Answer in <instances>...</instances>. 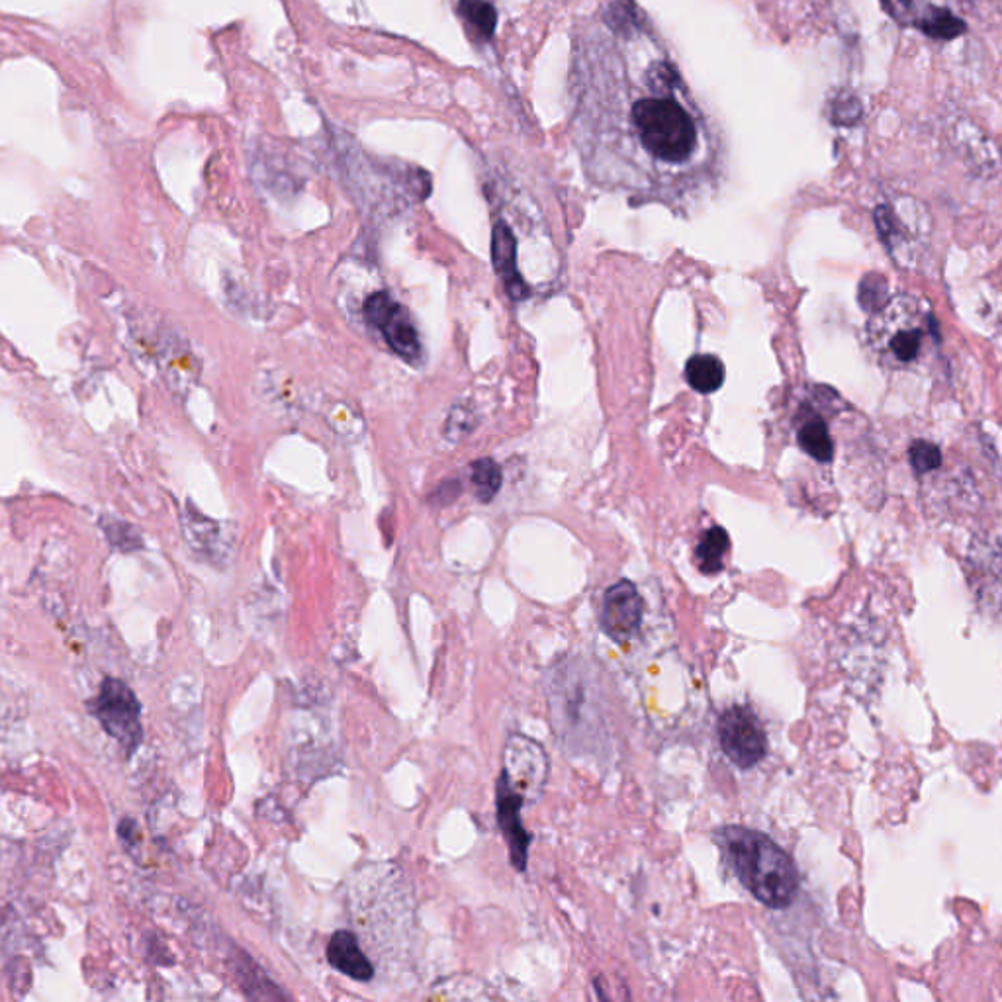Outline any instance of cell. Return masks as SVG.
<instances>
[{"label": "cell", "mask_w": 1002, "mask_h": 1002, "mask_svg": "<svg viewBox=\"0 0 1002 1002\" xmlns=\"http://www.w3.org/2000/svg\"><path fill=\"white\" fill-rule=\"evenodd\" d=\"M365 318L380 331L388 347L410 365H421L423 347L408 310L388 292H376L365 302Z\"/></svg>", "instance_id": "obj_6"}, {"label": "cell", "mask_w": 1002, "mask_h": 1002, "mask_svg": "<svg viewBox=\"0 0 1002 1002\" xmlns=\"http://www.w3.org/2000/svg\"><path fill=\"white\" fill-rule=\"evenodd\" d=\"M91 711L108 736L120 742L126 752H136L143 740L141 705L128 685L106 678L92 699Z\"/></svg>", "instance_id": "obj_3"}, {"label": "cell", "mask_w": 1002, "mask_h": 1002, "mask_svg": "<svg viewBox=\"0 0 1002 1002\" xmlns=\"http://www.w3.org/2000/svg\"><path fill=\"white\" fill-rule=\"evenodd\" d=\"M472 484L476 488V496L482 501H490L500 490L501 472L498 464L492 460H480L472 466Z\"/></svg>", "instance_id": "obj_15"}, {"label": "cell", "mask_w": 1002, "mask_h": 1002, "mask_svg": "<svg viewBox=\"0 0 1002 1002\" xmlns=\"http://www.w3.org/2000/svg\"><path fill=\"white\" fill-rule=\"evenodd\" d=\"M719 742L730 762L740 770H752L768 754V736L758 715L746 705H734L719 719Z\"/></svg>", "instance_id": "obj_5"}, {"label": "cell", "mask_w": 1002, "mask_h": 1002, "mask_svg": "<svg viewBox=\"0 0 1002 1002\" xmlns=\"http://www.w3.org/2000/svg\"><path fill=\"white\" fill-rule=\"evenodd\" d=\"M102 529H104L108 541L122 550H134V548L139 547V537H137L134 527L128 523H122L116 519H104Z\"/></svg>", "instance_id": "obj_18"}, {"label": "cell", "mask_w": 1002, "mask_h": 1002, "mask_svg": "<svg viewBox=\"0 0 1002 1002\" xmlns=\"http://www.w3.org/2000/svg\"><path fill=\"white\" fill-rule=\"evenodd\" d=\"M184 531H186V539L192 547L200 552H206V554H216L214 550V545H218V541H222V535H220V529L216 523L204 519L202 515H198L196 511L188 509L186 511V519H184Z\"/></svg>", "instance_id": "obj_14"}, {"label": "cell", "mask_w": 1002, "mask_h": 1002, "mask_svg": "<svg viewBox=\"0 0 1002 1002\" xmlns=\"http://www.w3.org/2000/svg\"><path fill=\"white\" fill-rule=\"evenodd\" d=\"M916 28L934 40H954L967 26L946 8H930L928 14L916 22Z\"/></svg>", "instance_id": "obj_13"}, {"label": "cell", "mask_w": 1002, "mask_h": 1002, "mask_svg": "<svg viewBox=\"0 0 1002 1002\" xmlns=\"http://www.w3.org/2000/svg\"><path fill=\"white\" fill-rule=\"evenodd\" d=\"M503 779L525 805H533L543 797L548 779V756L545 748L523 734H511L503 748Z\"/></svg>", "instance_id": "obj_4"}, {"label": "cell", "mask_w": 1002, "mask_h": 1002, "mask_svg": "<svg viewBox=\"0 0 1002 1002\" xmlns=\"http://www.w3.org/2000/svg\"><path fill=\"white\" fill-rule=\"evenodd\" d=\"M909 458H911L914 472H918V474L932 472V470L940 468V464H942L940 449L928 441H914L909 449Z\"/></svg>", "instance_id": "obj_17"}, {"label": "cell", "mask_w": 1002, "mask_h": 1002, "mask_svg": "<svg viewBox=\"0 0 1002 1002\" xmlns=\"http://www.w3.org/2000/svg\"><path fill=\"white\" fill-rule=\"evenodd\" d=\"M899 4H901V6H905V8H911L912 0H899Z\"/></svg>", "instance_id": "obj_22"}, {"label": "cell", "mask_w": 1002, "mask_h": 1002, "mask_svg": "<svg viewBox=\"0 0 1002 1002\" xmlns=\"http://www.w3.org/2000/svg\"><path fill=\"white\" fill-rule=\"evenodd\" d=\"M729 550V535L721 527L709 529L699 541L695 558L703 574H719L725 566V554Z\"/></svg>", "instance_id": "obj_12"}, {"label": "cell", "mask_w": 1002, "mask_h": 1002, "mask_svg": "<svg viewBox=\"0 0 1002 1002\" xmlns=\"http://www.w3.org/2000/svg\"><path fill=\"white\" fill-rule=\"evenodd\" d=\"M717 844L748 893L770 909H787L799 891V873L791 856L760 830L725 826Z\"/></svg>", "instance_id": "obj_2"}, {"label": "cell", "mask_w": 1002, "mask_h": 1002, "mask_svg": "<svg viewBox=\"0 0 1002 1002\" xmlns=\"http://www.w3.org/2000/svg\"><path fill=\"white\" fill-rule=\"evenodd\" d=\"M568 102L572 143L595 186L687 210L721 183V132L633 0H611L576 26Z\"/></svg>", "instance_id": "obj_1"}, {"label": "cell", "mask_w": 1002, "mask_h": 1002, "mask_svg": "<svg viewBox=\"0 0 1002 1002\" xmlns=\"http://www.w3.org/2000/svg\"><path fill=\"white\" fill-rule=\"evenodd\" d=\"M486 4L480 2V0H464V14L474 22V26L484 32V34H490L492 32V26H494V12L488 10V12H480Z\"/></svg>", "instance_id": "obj_21"}, {"label": "cell", "mask_w": 1002, "mask_h": 1002, "mask_svg": "<svg viewBox=\"0 0 1002 1002\" xmlns=\"http://www.w3.org/2000/svg\"><path fill=\"white\" fill-rule=\"evenodd\" d=\"M797 441L807 455L813 456L819 462H830L834 456V445L828 425L819 415H811L799 425Z\"/></svg>", "instance_id": "obj_11"}, {"label": "cell", "mask_w": 1002, "mask_h": 1002, "mask_svg": "<svg viewBox=\"0 0 1002 1002\" xmlns=\"http://www.w3.org/2000/svg\"><path fill=\"white\" fill-rule=\"evenodd\" d=\"M523 807H525L523 797H519L503 779L498 777V783H496L498 824H500L501 834H503L507 848H509L511 866L515 867L517 871L527 869L529 844H531V836L525 830L523 819H521Z\"/></svg>", "instance_id": "obj_8"}, {"label": "cell", "mask_w": 1002, "mask_h": 1002, "mask_svg": "<svg viewBox=\"0 0 1002 1002\" xmlns=\"http://www.w3.org/2000/svg\"><path fill=\"white\" fill-rule=\"evenodd\" d=\"M885 294V280L881 276H866V280L860 284V302L866 310H873L879 306V298Z\"/></svg>", "instance_id": "obj_20"}, {"label": "cell", "mask_w": 1002, "mask_h": 1002, "mask_svg": "<svg viewBox=\"0 0 1002 1002\" xmlns=\"http://www.w3.org/2000/svg\"><path fill=\"white\" fill-rule=\"evenodd\" d=\"M327 961L333 969L347 975L349 979L368 983L374 977V967L363 954L357 936L351 930H337L327 944Z\"/></svg>", "instance_id": "obj_9"}, {"label": "cell", "mask_w": 1002, "mask_h": 1002, "mask_svg": "<svg viewBox=\"0 0 1002 1002\" xmlns=\"http://www.w3.org/2000/svg\"><path fill=\"white\" fill-rule=\"evenodd\" d=\"M864 110H862V104L856 96H842L836 104H834V112H832V120L840 126H854L860 122Z\"/></svg>", "instance_id": "obj_19"}, {"label": "cell", "mask_w": 1002, "mask_h": 1002, "mask_svg": "<svg viewBox=\"0 0 1002 1002\" xmlns=\"http://www.w3.org/2000/svg\"><path fill=\"white\" fill-rule=\"evenodd\" d=\"M644 615V601L637 586L629 580L613 584L603 595L599 625L605 637L617 644H625L637 637Z\"/></svg>", "instance_id": "obj_7"}, {"label": "cell", "mask_w": 1002, "mask_h": 1002, "mask_svg": "<svg viewBox=\"0 0 1002 1002\" xmlns=\"http://www.w3.org/2000/svg\"><path fill=\"white\" fill-rule=\"evenodd\" d=\"M685 380L701 394L717 392L725 382V365L713 355H695L685 365Z\"/></svg>", "instance_id": "obj_10"}, {"label": "cell", "mask_w": 1002, "mask_h": 1002, "mask_svg": "<svg viewBox=\"0 0 1002 1002\" xmlns=\"http://www.w3.org/2000/svg\"><path fill=\"white\" fill-rule=\"evenodd\" d=\"M922 337L924 333L918 327L911 329H899L891 339H889V351L897 363H912L922 347Z\"/></svg>", "instance_id": "obj_16"}]
</instances>
